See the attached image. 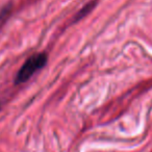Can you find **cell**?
Wrapping results in <instances>:
<instances>
[{"instance_id": "1", "label": "cell", "mask_w": 152, "mask_h": 152, "mask_svg": "<svg viewBox=\"0 0 152 152\" xmlns=\"http://www.w3.org/2000/svg\"><path fill=\"white\" fill-rule=\"evenodd\" d=\"M47 61H48V56L44 52L36 53V54L28 57L18 71L15 78V83L17 85H20V83H26L27 80H29V78L36 72H38L39 70H41L46 66Z\"/></svg>"}]
</instances>
